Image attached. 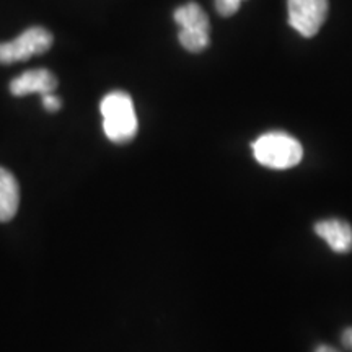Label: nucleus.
<instances>
[{
    "label": "nucleus",
    "instance_id": "nucleus-1",
    "mask_svg": "<svg viewBox=\"0 0 352 352\" xmlns=\"http://www.w3.org/2000/svg\"><path fill=\"white\" fill-rule=\"evenodd\" d=\"M101 116H103L104 135L113 144H127L138 135L139 122L134 103L126 91H111L101 100Z\"/></svg>",
    "mask_w": 352,
    "mask_h": 352
},
{
    "label": "nucleus",
    "instance_id": "nucleus-2",
    "mask_svg": "<svg viewBox=\"0 0 352 352\" xmlns=\"http://www.w3.org/2000/svg\"><path fill=\"white\" fill-rule=\"evenodd\" d=\"M253 155L259 165L271 170H289L303 158V147L285 132H266L253 144Z\"/></svg>",
    "mask_w": 352,
    "mask_h": 352
},
{
    "label": "nucleus",
    "instance_id": "nucleus-3",
    "mask_svg": "<svg viewBox=\"0 0 352 352\" xmlns=\"http://www.w3.org/2000/svg\"><path fill=\"white\" fill-rule=\"evenodd\" d=\"M54 38L43 26L25 30L13 41L0 43V64H13L28 60L30 57L44 54L51 50Z\"/></svg>",
    "mask_w": 352,
    "mask_h": 352
},
{
    "label": "nucleus",
    "instance_id": "nucleus-4",
    "mask_svg": "<svg viewBox=\"0 0 352 352\" xmlns=\"http://www.w3.org/2000/svg\"><path fill=\"white\" fill-rule=\"evenodd\" d=\"M289 23L302 36L311 38L320 32L328 16V0H287Z\"/></svg>",
    "mask_w": 352,
    "mask_h": 352
},
{
    "label": "nucleus",
    "instance_id": "nucleus-5",
    "mask_svg": "<svg viewBox=\"0 0 352 352\" xmlns=\"http://www.w3.org/2000/svg\"><path fill=\"white\" fill-rule=\"evenodd\" d=\"M57 88V78L47 69L26 70L10 82V94L13 96H26L30 94L46 95Z\"/></svg>",
    "mask_w": 352,
    "mask_h": 352
},
{
    "label": "nucleus",
    "instance_id": "nucleus-6",
    "mask_svg": "<svg viewBox=\"0 0 352 352\" xmlns=\"http://www.w3.org/2000/svg\"><path fill=\"white\" fill-rule=\"evenodd\" d=\"M314 230L334 253H349L352 250V227L342 219H324L315 223Z\"/></svg>",
    "mask_w": 352,
    "mask_h": 352
},
{
    "label": "nucleus",
    "instance_id": "nucleus-7",
    "mask_svg": "<svg viewBox=\"0 0 352 352\" xmlns=\"http://www.w3.org/2000/svg\"><path fill=\"white\" fill-rule=\"evenodd\" d=\"M20 204L19 182L10 171L0 166V222H10Z\"/></svg>",
    "mask_w": 352,
    "mask_h": 352
},
{
    "label": "nucleus",
    "instance_id": "nucleus-8",
    "mask_svg": "<svg viewBox=\"0 0 352 352\" xmlns=\"http://www.w3.org/2000/svg\"><path fill=\"white\" fill-rule=\"evenodd\" d=\"M175 21L182 26V30H204L210 32L208 15L195 2H189L175 10Z\"/></svg>",
    "mask_w": 352,
    "mask_h": 352
},
{
    "label": "nucleus",
    "instance_id": "nucleus-9",
    "mask_svg": "<svg viewBox=\"0 0 352 352\" xmlns=\"http://www.w3.org/2000/svg\"><path fill=\"white\" fill-rule=\"evenodd\" d=\"M179 43L189 52H201L209 46V32L204 30H179Z\"/></svg>",
    "mask_w": 352,
    "mask_h": 352
},
{
    "label": "nucleus",
    "instance_id": "nucleus-10",
    "mask_svg": "<svg viewBox=\"0 0 352 352\" xmlns=\"http://www.w3.org/2000/svg\"><path fill=\"white\" fill-rule=\"evenodd\" d=\"M243 0H215V8L222 16H230L239 10Z\"/></svg>",
    "mask_w": 352,
    "mask_h": 352
},
{
    "label": "nucleus",
    "instance_id": "nucleus-11",
    "mask_svg": "<svg viewBox=\"0 0 352 352\" xmlns=\"http://www.w3.org/2000/svg\"><path fill=\"white\" fill-rule=\"evenodd\" d=\"M43 107L46 111L56 113L59 111L60 107H63V103H60V98H57L54 94H46L43 95Z\"/></svg>",
    "mask_w": 352,
    "mask_h": 352
},
{
    "label": "nucleus",
    "instance_id": "nucleus-12",
    "mask_svg": "<svg viewBox=\"0 0 352 352\" xmlns=\"http://www.w3.org/2000/svg\"><path fill=\"white\" fill-rule=\"evenodd\" d=\"M341 341H342V344L347 347V349L352 351V328H346L344 331H342Z\"/></svg>",
    "mask_w": 352,
    "mask_h": 352
},
{
    "label": "nucleus",
    "instance_id": "nucleus-13",
    "mask_svg": "<svg viewBox=\"0 0 352 352\" xmlns=\"http://www.w3.org/2000/svg\"><path fill=\"white\" fill-rule=\"evenodd\" d=\"M314 352H340V351H338L336 347H333V346H328V344H320L318 347H316V349H315Z\"/></svg>",
    "mask_w": 352,
    "mask_h": 352
}]
</instances>
